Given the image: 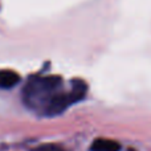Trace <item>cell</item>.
I'll use <instances>...</instances> for the list:
<instances>
[{
  "label": "cell",
  "mask_w": 151,
  "mask_h": 151,
  "mask_svg": "<svg viewBox=\"0 0 151 151\" xmlns=\"http://www.w3.org/2000/svg\"><path fill=\"white\" fill-rule=\"evenodd\" d=\"M63 90V80L58 76H35L24 86L23 98L31 109L45 113L56 94Z\"/></svg>",
  "instance_id": "1"
},
{
  "label": "cell",
  "mask_w": 151,
  "mask_h": 151,
  "mask_svg": "<svg viewBox=\"0 0 151 151\" xmlns=\"http://www.w3.org/2000/svg\"><path fill=\"white\" fill-rule=\"evenodd\" d=\"M33 151H66L65 149H63L61 146L55 143H47V145H41V146L36 147Z\"/></svg>",
  "instance_id": "5"
},
{
  "label": "cell",
  "mask_w": 151,
  "mask_h": 151,
  "mask_svg": "<svg viewBox=\"0 0 151 151\" xmlns=\"http://www.w3.org/2000/svg\"><path fill=\"white\" fill-rule=\"evenodd\" d=\"M20 82V76L15 70H0V89H12Z\"/></svg>",
  "instance_id": "2"
},
{
  "label": "cell",
  "mask_w": 151,
  "mask_h": 151,
  "mask_svg": "<svg viewBox=\"0 0 151 151\" xmlns=\"http://www.w3.org/2000/svg\"><path fill=\"white\" fill-rule=\"evenodd\" d=\"M86 91H88V85H86L85 81H82V80H73L72 81L69 93H70L72 99H73L74 104L78 101H81L82 98H85Z\"/></svg>",
  "instance_id": "4"
},
{
  "label": "cell",
  "mask_w": 151,
  "mask_h": 151,
  "mask_svg": "<svg viewBox=\"0 0 151 151\" xmlns=\"http://www.w3.org/2000/svg\"><path fill=\"white\" fill-rule=\"evenodd\" d=\"M90 150L91 151H119L121 145L118 142L113 141V139L98 138L91 143Z\"/></svg>",
  "instance_id": "3"
}]
</instances>
